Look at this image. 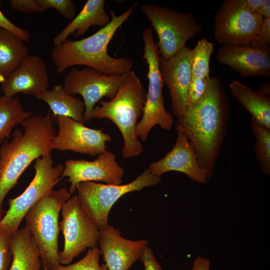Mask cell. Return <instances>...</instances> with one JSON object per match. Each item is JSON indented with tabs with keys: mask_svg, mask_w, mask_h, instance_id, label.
Listing matches in <instances>:
<instances>
[{
	"mask_svg": "<svg viewBox=\"0 0 270 270\" xmlns=\"http://www.w3.org/2000/svg\"><path fill=\"white\" fill-rule=\"evenodd\" d=\"M228 98L222 79L210 77L204 93L176 118V129L188 138L208 181L212 178L229 122Z\"/></svg>",
	"mask_w": 270,
	"mask_h": 270,
	"instance_id": "obj_1",
	"label": "cell"
},
{
	"mask_svg": "<svg viewBox=\"0 0 270 270\" xmlns=\"http://www.w3.org/2000/svg\"><path fill=\"white\" fill-rule=\"evenodd\" d=\"M50 112L32 114L22 123L24 132L16 130L12 140L0 146V220L4 216L3 203L28 166L38 158L50 154L56 131Z\"/></svg>",
	"mask_w": 270,
	"mask_h": 270,
	"instance_id": "obj_2",
	"label": "cell"
},
{
	"mask_svg": "<svg viewBox=\"0 0 270 270\" xmlns=\"http://www.w3.org/2000/svg\"><path fill=\"white\" fill-rule=\"evenodd\" d=\"M138 2L120 16L110 10V22L90 36L77 40H66L54 46L52 60L58 74L68 68L84 66L105 74H124L131 70L132 62L128 58H116L108 52V46L118 29L133 14Z\"/></svg>",
	"mask_w": 270,
	"mask_h": 270,
	"instance_id": "obj_3",
	"label": "cell"
},
{
	"mask_svg": "<svg viewBox=\"0 0 270 270\" xmlns=\"http://www.w3.org/2000/svg\"><path fill=\"white\" fill-rule=\"evenodd\" d=\"M146 96L141 81L131 70L114 98L101 101L100 106L94 107L88 116V122L94 118H105L116 125L124 140L122 156L124 158L138 156L144 150L142 144L135 136L134 130Z\"/></svg>",
	"mask_w": 270,
	"mask_h": 270,
	"instance_id": "obj_4",
	"label": "cell"
},
{
	"mask_svg": "<svg viewBox=\"0 0 270 270\" xmlns=\"http://www.w3.org/2000/svg\"><path fill=\"white\" fill-rule=\"evenodd\" d=\"M71 198L66 188L52 190L35 203L24 216L39 250L44 270H52L60 264L59 215L64 204Z\"/></svg>",
	"mask_w": 270,
	"mask_h": 270,
	"instance_id": "obj_5",
	"label": "cell"
},
{
	"mask_svg": "<svg viewBox=\"0 0 270 270\" xmlns=\"http://www.w3.org/2000/svg\"><path fill=\"white\" fill-rule=\"evenodd\" d=\"M144 53L142 58L148 66V89L142 110V116L138 122L134 130L135 136L146 141L152 128L158 125L162 129L171 130L174 119L172 114L164 106L162 89L164 84L158 68L160 52L154 42L152 30L145 29L142 32Z\"/></svg>",
	"mask_w": 270,
	"mask_h": 270,
	"instance_id": "obj_6",
	"label": "cell"
},
{
	"mask_svg": "<svg viewBox=\"0 0 270 270\" xmlns=\"http://www.w3.org/2000/svg\"><path fill=\"white\" fill-rule=\"evenodd\" d=\"M160 180V176L154 175L146 168L135 180L124 184H104L90 181L82 182L76 187L77 196L84 212L98 228L102 230L108 225L110 210L121 196L156 185Z\"/></svg>",
	"mask_w": 270,
	"mask_h": 270,
	"instance_id": "obj_7",
	"label": "cell"
},
{
	"mask_svg": "<svg viewBox=\"0 0 270 270\" xmlns=\"http://www.w3.org/2000/svg\"><path fill=\"white\" fill-rule=\"evenodd\" d=\"M139 8L156 32L160 54L164 58L174 55L188 40L202 30L190 12L148 4H141Z\"/></svg>",
	"mask_w": 270,
	"mask_h": 270,
	"instance_id": "obj_8",
	"label": "cell"
},
{
	"mask_svg": "<svg viewBox=\"0 0 270 270\" xmlns=\"http://www.w3.org/2000/svg\"><path fill=\"white\" fill-rule=\"evenodd\" d=\"M51 154L37 158L34 163L35 174L32 182L18 196L8 201V209L0 220V226L12 235L19 228L28 210L40 198L53 190L59 183L64 169L62 164L53 166Z\"/></svg>",
	"mask_w": 270,
	"mask_h": 270,
	"instance_id": "obj_9",
	"label": "cell"
},
{
	"mask_svg": "<svg viewBox=\"0 0 270 270\" xmlns=\"http://www.w3.org/2000/svg\"><path fill=\"white\" fill-rule=\"evenodd\" d=\"M263 19L248 8L245 0H224L215 16V39L220 45H249L258 35Z\"/></svg>",
	"mask_w": 270,
	"mask_h": 270,
	"instance_id": "obj_10",
	"label": "cell"
},
{
	"mask_svg": "<svg viewBox=\"0 0 270 270\" xmlns=\"http://www.w3.org/2000/svg\"><path fill=\"white\" fill-rule=\"evenodd\" d=\"M61 212L62 220L59 224L64 246L59 252V261L61 264L68 265L87 248L96 246L100 230L82 208L77 195L64 204Z\"/></svg>",
	"mask_w": 270,
	"mask_h": 270,
	"instance_id": "obj_11",
	"label": "cell"
},
{
	"mask_svg": "<svg viewBox=\"0 0 270 270\" xmlns=\"http://www.w3.org/2000/svg\"><path fill=\"white\" fill-rule=\"evenodd\" d=\"M128 74L107 75L87 66L81 69L72 66L66 75L62 86L71 95L78 94L83 98L86 123L97 102L104 96L110 100L114 98Z\"/></svg>",
	"mask_w": 270,
	"mask_h": 270,
	"instance_id": "obj_12",
	"label": "cell"
},
{
	"mask_svg": "<svg viewBox=\"0 0 270 270\" xmlns=\"http://www.w3.org/2000/svg\"><path fill=\"white\" fill-rule=\"evenodd\" d=\"M56 119L58 132L52 142L54 150L94 156L106 150V143L112 140L110 134L102 128H89L68 116H58Z\"/></svg>",
	"mask_w": 270,
	"mask_h": 270,
	"instance_id": "obj_13",
	"label": "cell"
},
{
	"mask_svg": "<svg viewBox=\"0 0 270 270\" xmlns=\"http://www.w3.org/2000/svg\"><path fill=\"white\" fill-rule=\"evenodd\" d=\"M124 175V169L116 161V154L106 150L93 161L66 160L62 178L68 177L67 181L70 183L68 192L72 194L83 182L100 181L108 184H121Z\"/></svg>",
	"mask_w": 270,
	"mask_h": 270,
	"instance_id": "obj_14",
	"label": "cell"
},
{
	"mask_svg": "<svg viewBox=\"0 0 270 270\" xmlns=\"http://www.w3.org/2000/svg\"><path fill=\"white\" fill-rule=\"evenodd\" d=\"M158 68L169 90L174 116L180 117L186 112L191 74V49L186 46L168 58L160 55Z\"/></svg>",
	"mask_w": 270,
	"mask_h": 270,
	"instance_id": "obj_15",
	"label": "cell"
},
{
	"mask_svg": "<svg viewBox=\"0 0 270 270\" xmlns=\"http://www.w3.org/2000/svg\"><path fill=\"white\" fill-rule=\"evenodd\" d=\"M176 132L172 148L164 158L150 164L148 168L150 172L160 176L166 172H178L194 182L207 183L206 172L199 164L194 148L184 134L179 129Z\"/></svg>",
	"mask_w": 270,
	"mask_h": 270,
	"instance_id": "obj_16",
	"label": "cell"
},
{
	"mask_svg": "<svg viewBox=\"0 0 270 270\" xmlns=\"http://www.w3.org/2000/svg\"><path fill=\"white\" fill-rule=\"evenodd\" d=\"M147 240H130L121 236L119 229L108 225L100 230L98 244L108 270H128L141 256Z\"/></svg>",
	"mask_w": 270,
	"mask_h": 270,
	"instance_id": "obj_17",
	"label": "cell"
},
{
	"mask_svg": "<svg viewBox=\"0 0 270 270\" xmlns=\"http://www.w3.org/2000/svg\"><path fill=\"white\" fill-rule=\"evenodd\" d=\"M48 86L47 66L40 57L34 54L26 56L0 84L2 92L10 97L20 92L36 97L48 90Z\"/></svg>",
	"mask_w": 270,
	"mask_h": 270,
	"instance_id": "obj_18",
	"label": "cell"
},
{
	"mask_svg": "<svg viewBox=\"0 0 270 270\" xmlns=\"http://www.w3.org/2000/svg\"><path fill=\"white\" fill-rule=\"evenodd\" d=\"M216 59L244 78H270V46L255 48L250 45H220Z\"/></svg>",
	"mask_w": 270,
	"mask_h": 270,
	"instance_id": "obj_19",
	"label": "cell"
},
{
	"mask_svg": "<svg viewBox=\"0 0 270 270\" xmlns=\"http://www.w3.org/2000/svg\"><path fill=\"white\" fill-rule=\"evenodd\" d=\"M105 2L104 0H87L78 14L53 38L54 46L62 44L70 34L84 36L92 26L103 28L107 25L111 18L105 10Z\"/></svg>",
	"mask_w": 270,
	"mask_h": 270,
	"instance_id": "obj_20",
	"label": "cell"
},
{
	"mask_svg": "<svg viewBox=\"0 0 270 270\" xmlns=\"http://www.w3.org/2000/svg\"><path fill=\"white\" fill-rule=\"evenodd\" d=\"M12 260L8 270H40L42 264L36 241L25 226L10 238Z\"/></svg>",
	"mask_w": 270,
	"mask_h": 270,
	"instance_id": "obj_21",
	"label": "cell"
},
{
	"mask_svg": "<svg viewBox=\"0 0 270 270\" xmlns=\"http://www.w3.org/2000/svg\"><path fill=\"white\" fill-rule=\"evenodd\" d=\"M232 95L258 122L270 128V95L254 91L238 80L230 84Z\"/></svg>",
	"mask_w": 270,
	"mask_h": 270,
	"instance_id": "obj_22",
	"label": "cell"
},
{
	"mask_svg": "<svg viewBox=\"0 0 270 270\" xmlns=\"http://www.w3.org/2000/svg\"><path fill=\"white\" fill-rule=\"evenodd\" d=\"M36 98L49 106L52 112V117L68 116L84 124L85 123L84 102L66 92L62 84L54 86L52 89L46 90Z\"/></svg>",
	"mask_w": 270,
	"mask_h": 270,
	"instance_id": "obj_23",
	"label": "cell"
},
{
	"mask_svg": "<svg viewBox=\"0 0 270 270\" xmlns=\"http://www.w3.org/2000/svg\"><path fill=\"white\" fill-rule=\"evenodd\" d=\"M24 42L18 36L0 27V84L28 55Z\"/></svg>",
	"mask_w": 270,
	"mask_h": 270,
	"instance_id": "obj_24",
	"label": "cell"
},
{
	"mask_svg": "<svg viewBox=\"0 0 270 270\" xmlns=\"http://www.w3.org/2000/svg\"><path fill=\"white\" fill-rule=\"evenodd\" d=\"M32 115L26 110L18 98L0 96V146L10 136L14 127Z\"/></svg>",
	"mask_w": 270,
	"mask_h": 270,
	"instance_id": "obj_25",
	"label": "cell"
},
{
	"mask_svg": "<svg viewBox=\"0 0 270 270\" xmlns=\"http://www.w3.org/2000/svg\"><path fill=\"white\" fill-rule=\"evenodd\" d=\"M214 50V44L206 38L200 40L191 49V80H209L210 60Z\"/></svg>",
	"mask_w": 270,
	"mask_h": 270,
	"instance_id": "obj_26",
	"label": "cell"
},
{
	"mask_svg": "<svg viewBox=\"0 0 270 270\" xmlns=\"http://www.w3.org/2000/svg\"><path fill=\"white\" fill-rule=\"evenodd\" d=\"M251 130L256 141L254 144V155L262 173L270 174V128H268L251 118Z\"/></svg>",
	"mask_w": 270,
	"mask_h": 270,
	"instance_id": "obj_27",
	"label": "cell"
},
{
	"mask_svg": "<svg viewBox=\"0 0 270 270\" xmlns=\"http://www.w3.org/2000/svg\"><path fill=\"white\" fill-rule=\"evenodd\" d=\"M100 249L94 246L88 250L80 260L66 266L60 264L52 270H108L106 264H100Z\"/></svg>",
	"mask_w": 270,
	"mask_h": 270,
	"instance_id": "obj_28",
	"label": "cell"
},
{
	"mask_svg": "<svg viewBox=\"0 0 270 270\" xmlns=\"http://www.w3.org/2000/svg\"><path fill=\"white\" fill-rule=\"evenodd\" d=\"M44 10L54 8L68 19L74 18L76 12V6L72 0H36Z\"/></svg>",
	"mask_w": 270,
	"mask_h": 270,
	"instance_id": "obj_29",
	"label": "cell"
},
{
	"mask_svg": "<svg viewBox=\"0 0 270 270\" xmlns=\"http://www.w3.org/2000/svg\"><path fill=\"white\" fill-rule=\"evenodd\" d=\"M10 233L0 226V270H8L12 260V254L10 248Z\"/></svg>",
	"mask_w": 270,
	"mask_h": 270,
	"instance_id": "obj_30",
	"label": "cell"
},
{
	"mask_svg": "<svg viewBox=\"0 0 270 270\" xmlns=\"http://www.w3.org/2000/svg\"><path fill=\"white\" fill-rule=\"evenodd\" d=\"M249 45L255 48L270 46V18H264L258 35Z\"/></svg>",
	"mask_w": 270,
	"mask_h": 270,
	"instance_id": "obj_31",
	"label": "cell"
},
{
	"mask_svg": "<svg viewBox=\"0 0 270 270\" xmlns=\"http://www.w3.org/2000/svg\"><path fill=\"white\" fill-rule=\"evenodd\" d=\"M12 8L16 10L24 12H42L44 10L36 0H10Z\"/></svg>",
	"mask_w": 270,
	"mask_h": 270,
	"instance_id": "obj_32",
	"label": "cell"
},
{
	"mask_svg": "<svg viewBox=\"0 0 270 270\" xmlns=\"http://www.w3.org/2000/svg\"><path fill=\"white\" fill-rule=\"evenodd\" d=\"M1 3L0 2V7ZM0 27L10 31L20 36L24 42H28L30 38V33L10 22L2 12L0 8Z\"/></svg>",
	"mask_w": 270,
	"mask_h": 270,
	"instance_id": "obj_33",
	"label": "cell"
},
{
	"mask_svg": "<svg viewBox=\"0 0 270 270\" xmlns=\"http://www.w3.org/2000/svg\"><path fill=\"white\" fill-rule=\"evenodd\" d=\"M145 270H164L156 260L152 249L145 246L140 258Z\"/></svg>",
	"mask_w": 270,
	"mask_h": 270,
	"instance_id": "obj_34",
	"label": "cell"
},
{
	"mask_svg": "<svg viewBox=\"0 0 270 270\" xmlns=\"http://www.w3.org/2000/svg\"><path fill=\"white\" fill-rule=\"evenodd\" d=\"M210 265L209 259L198 256L194 261L191 270H209Z\"/></svg>",
	"mask_w": 270,
	"mask_h": 270,
	"instance_id": "obj_35",
	"label": "cell"
},
{
	"mask_svg": "<svg viewBox=\"0 0 270 270\" xmlns=\"http://www.w3.org/2000/svg\"><path fill=\"white\" fill-rule=\"evenodd\" d=\"M266 0H245L248 8L252 11L258 12Z\"/></svg>",
	"mask_w": 270,
	"mask_h": 270,
	"instance_id": "obj_36",
	"label": "cell"
},
{
	"mask_svg": "<svg viewBox=\"0 0 270 270\" xmlns=\"http://www.w3.org/2000/svg\"><path fill=\"white\" fill-rule=\"evenodd\" d=\"M258 13L264 18H270V0H266L264 4L260 8Z\"/></svg>",
	"mask_w": 270,
	"mask_h": 270,
	"instance_id": "obj_37",
	"label": "cell"
},
{
	"mask_svg": "<svg viewBox=\"0 0 270 270\" xmlns=\"http://www.w3.org/2000/svg\"><path fill=\"white\" fill-rule=\"evenodd\" d=\"M258 91L264 94L270 95V82H263L258 87Z\"/></svg>",
	"mask_w": 270,
	"mask_h": 270,
	"instance_id": "obj_38",
	"label": "cell"
}]
</instances>
